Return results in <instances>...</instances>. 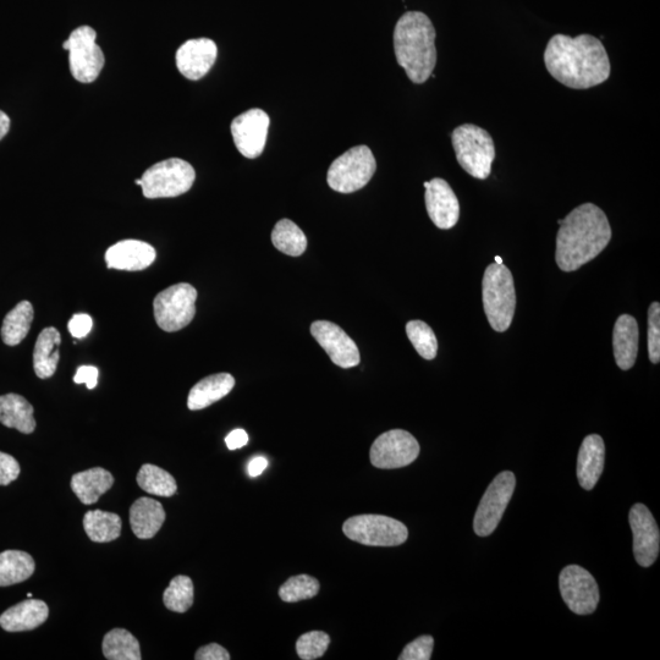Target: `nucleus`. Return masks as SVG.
<instances>
[{
  "label": "nucleus",
  "instance_id": "412c9836",
  "mask_svg": "<svg viewBox=\"0 0 660 660\" xmlns=\"http://www.w3.org/2000/svg\"><path fill=\"white\" fill-rule=\"evenodd\" d=\"M48 615L49 609L46 603L29 598L0 615V626L8 632L31 631L46 623Z\"/></svg>",
  "mask_w": 660,
  "mask_h": 660
},
{
  "label": "nucleus",
  "instance_id": "8fccbe9b",
  "mask_svg": "<svg viewBox=\"0 0 660 660\" xmlns=\"http://www.w3.org/2000/svg\"><path fill=\"white\" fill-rule=\"evenodd\" d=\"M27 597L32 598V593H27Z\"/></svg>",
  "mask_w": 660,
  "mask_h": 660
},
{
  "label": "nucleus",
  "instance_id": "f3484780",
  "mask_svg": "<svg viewBox=\"0 0 660 660\" xmlns=\"http://www.w3.org/2000/svg\"><path fill=\"white\" fill-rule=\"evenodd\" d=\"M426 208L434 225L442 230L454 228L460 218V203L455 192L444 179L425 183Z\"/></svg>",
  "mask_w": 660,
  "mask_h": 660
},
{
  "label": "nucleus",
  "instance_id": "b1692460",
  "mask_svg": "<svg viewBox=\"0 0 660 660\" xmlns=\"http://www.w3.org/2000/svg\"><path fill=\"white\" fill-rule=\"evenodd\" d=\"M235 387V379L229 373H218L203 378L190 390L187 407L191 411L203 410L222 400Z\"/></svg>",
  "mask_w": 660,
  "mask_h": 660
},
{
  "label": "nucleus",
  "instance_id": "0eeeda50",
  "mask_svg": "<svg viewBox=\"0 0 660 660\" xmlns=\"http://www.w3.org/2000/svg\"><path fill=\"white\" fill-rule=\"evenodd\" d=\"M376 170V158L370 147L356 146L330 165L327 175L328 185L330 189L340 194H352L370 183Z\"/></svg>",
  "mask_w": 660,
  "mask_h": 660
},
{
  "label": "nucleus",
  "instance_id": "f8f14e48",
  "mask_svg": "<svg viewBox=\"0 0 660 660\" xmlns=\"http://www.w3.org/2000/svg\"><path fill=\"white\" fill-rule=\"evenodd\" d=\"M420 455V444L411 433L393 429L379 436L371 448L372 465L382 470L409 466Z\"/></svg>",
  "mask_w": 660,
  "mask_h": 660
},
{
  "label": "nucleus",
  "instance_id": "7ed1b4c3",
  "mask_svg": "<svg viewBox=\"0 0 660 660\" xmlns=\"http://www.w3.org/2000/svg\"><path fill=\"white\" fill-rule=\"evenodd\" d=\"M436 36L431 19L421 11H409L396 22L395 57L414 84H425L436 68Z\"/></svg>",
  "mask_w": 660,
  "mask_h": 660
},
{
  "label": "nucleus",
  "instance_id": "4c0bfd02",
  "mask_svg": "<svg viewBox=\"0 0 660 660\" xmlns=\"http://www.w3.org/2000/svg\"><path fill=\"white\" fill-rule=\"evenodd\" d=\"M648 357L654 365L660 361V305L653 302L648 310Z\"/></svg>",
  "mask_w": 660,
  "mask_h": 660
},
{
  "label": "nucleus",
  "instance_id": "6e6552de",
  "mask_svg": "<svg viewBox=\"0 0 660 660\" xmlns=\"http://www.w3.org/2000/svg\"><path fill=\"white\" fill-rule=\"evenodd\" d=\"M343 531L351 541L370 547H396L406 542L409 530L398 520L383 515L352 516Z\"/></svg>",
  "mask_w": 660,
  "mask_h": 660
},
{
  "label": "nucleus",
  "instance_id": "bb28decb",
  "mask_svg": "<svg viewBox=\"0 0 660 660\" xmlns=\"http://www.w3.org/2000/svg\"><path fill=\"white\" fill-rule=\"evenodd\" d=\"M33 412V406L24 396L13 393L0 396V423L5 427L18 429L24 434L35 432Z\"/></svg>",
  "mask_w": 660,
  "mask_h": 660
},
{
  "label": "nucleus",
  "instance_id": "49530a36",
  "mask_svg": "<svg viewBox=\"0 0 660 660\" xmlns=\"http://www.w3.org/2000/svg\"><path fill=\"white\" fill-rule=\"evenodd\" d=\"M10 129V118L0 110V140L7 136Z\"/></svg>",
  "mask_w": 660,
  "mask_h": 660
},
{
  "label": "nucleus",
  "instance_id": "20e7f679",
  "mask_svg": "<svg viewBox=\"0 0 660 660\" xmlns=\"http://www.w3.org/2000/svg\"><path fill=\"white\" fill-rule=\"evenodd\" d=\"M482 300L484 313L491 327L504 333L513 323L516 310V290L513 274L504 264H489L483 275Z\"/></svg>",
  "mask_w": 660,
  "mask_h": 660
},
{
  "label": "nucleus",
  "instance_id": "c9c22d12",
  "mask_svg": "<svg viewBox=\"0 0 660 660\" xmlns=\"http://www.w3.org/2000/svg\"><path fill=\"white\" fill-rule=\"evenodd\" d=\"M319 592V582L315 577L299 575L290 577L279 590V596L286 603L306 601L316 597Z\"/></svg>",
  "mask_w": 660,
  "mask_h": 660
},
{
  "label": "nucleus",
  "instance_id": "2f4dec72",
  "mask_svg": "<svg viewBox=\"0 0 660 660\" xmlns=\"http://www.w3.org/2000/svg\"><path fill=\"white\" fill-rule=\"evenodd\" d=\"M275 249L291 257H299L307 249V238L294 222L289 219L279 220L272 231Z\"/></svg>",
  "mask_w": 660,
  "mask_h": 660
},
{
  "label": "nucleus",
  "instance_id": "f03ea898",
  "mask_svg": "<svg viewBox=\"0 0 660 660\" xmlns=\"http://www.w3.org/2000/svg\"><path fill=\"white\" fill-rule=\"evenodd\" d=\"M555 260L563 272H575L597 256L612 240L607 214L593 203L571 211L559 220Z\"/></svg>",
  "mask_w": 660,
  "mask_h": 660
},
{
  "label": "nucleus",
  "instance_id": "5701e85b",
  "mask_svg": "<svg viewBox=\"0 0 660 660\" xmlns=\"http://www.w3.org/2000/svg\"><path fill=\"white\" fill-rule=\"evenodd\" d=\"M164 521V508L157 500L142 497L131 505L130 525L137 538H153L161 530Z\"/></svg>",
  "mask_w": 660,
  "mask_h": 660
},
{
  "label": "nucleus",
  "instance_id": "aec40b11",
  "mask_svg": "<svg viewBox=\"0 0 660 660\" xmlns=\"http://www.w3.org/2000/svg\"><path fill=\"white\" fill-rule=\"evenodd\" d=\"M605 445L598 434H591L583 439L579 458H577V480L586 491H592L604 470Z\"/></svg>",
  "mask_w": 660,
  "mask_h": 660
},
{
  "label": "nucleus",
  "instance_id": "de8ad7c7",
  "mask_svg": "<svg viewBox=\"0 0 660 660\" xmlns=\"http://www.w3.org/2000/svg\"><path fill=\"white\" fill-rule=\"evenodd\" d=\"M495 263H497V264H503V260H502V258H500L499 256L495 257Z\"/></svg>",
  "mask_w": 660,
  "mask_h": 660
},
{
  "label": "nucleus",
  "instance_id": "79ce46f5",
  "mask_svg": "<svg viewBox=\"0 0 660 660\" xmlns=\"http://www.w3.org/2000/svg\"><path fill=\"white\" fill-rule=\"evenodd\" d=\"M196 660H229L230 654L222 646L217 645V643H211L205 647H201L196 652Z\"/></svg>",
  "mask_w": 660,
  "mask_h": 660
},
{
  "label": "nucleus",
  "instance_id": "c03bdc74",
  "mask_svg": "<svg viewBox=\"0 0 660 660\" xmlns=\"http://www.w3.org/2000/svg\"><path fill=\"white\" fill-rule=\"evenodd\" d=\"M247 443H249V436H247L244 429H235L225 438V444H227L229 450L244 448Z\"/></svg>",
  "mask_w": 660,
  "mask_h": 660
},
{
  "label": "nucleus",
  "instance_id": "1a4fd4ad",
  "mask_svg": "<svg viewBox=\"0 0 660 660\" xmlns=\"http://www.w3.org/2000/svg\"><path fill=\"white\" fill-rule=\"evenodd\" d=\"M197 290L191 284L180 283L161 291L153 301L154 318L167 333L178 332L196 315Z\"/></svg>",
  "mask_w": 660,
  "mask_h": 660
},
{
  "label": "nucleus",
  "instance_id": "39448f33",
  "mask_svg": "<svg viewBox=\"0 0 660 660\" xmlns=\"http://www.w3.org/2000/svg\"><path fill=\"white\" fill-rule=\"evenodd\" d=\"M456 159L465 172L478 180H486L492 172L495 145L487 130L475 124L458 126L451 134Z\"/></svg>",
  "mask_w": 660,
  "mask_h": 660
},
{
  "label": "nucleus",
  "instance_id": "423d86ee",
  "mask_svg": "<svg viewBox=\"0 0 660 660\" xmlns=\"http://www.w3.org/2000/svg\"><path fill=\"white\" fill-rule=\"evenodd\" d=\"M195 179V169L190 163L179 158L165 159L142 175L143 196L151 200L178 197L191 189Z\"/></svg>",
  "mask_w": 660,
  "mask_h": 660
},
{
  "label": "nucleus",
  "instance_id": "37998d69",
  "mask_svg": "<svg viewBox=\"0 0 660 660\" xmlns=\"http://www.w3.org/2000/svg\"><path fill=\"white\" fill-rule=\"evenodd\" d=\"M98 370L93 366H81L77 368L74 377L76 384H86L87 389H95L98 384Z\"/></svg>",
  "mask_w": 660,
  "mask_h": 660
},
{
  "label": "nucleus",
  "instance_id": "c85d7f7f",
  "mask_svg": "<svg viewBox=\"0 0 660 660\" xmlns=\"http://www.w3.org/2000/svg\"><path fill=\"white\" fill-rule=\"evenodd\" d=\"M35 311L30 301H21L5 316L2 339L5 345L16 346L29 334Z\"/></svg>",
  "mask_w": 660,
  "mask_h": 660
},
{
  "label": "nucleus",
  "instance_id": "4468645a",
  "mask_svg": "<svg viewBox=\"0 0 660 660\" xmlns=\"http://www.w3.org/2000/svg\"><path fill=\"white\" fill-rule=\"evenodd\" d=\"M269 124L268 114L262 109H250L236 117L231 123V135L242 156L260 157L266 146Z\"/></svg>",
  "mask_w": 660,
  "mask_h": 660
},
{
  "label": "nucleus",
  "instance_id": "ddd939ff",
  "mask_svg": "<svg viewBox=\"0 0 660 660\" xmlns=\"http://www.w3.org/2000/svg\"><path fill=\"white\" fill-rule=\"evenodd\" d=\"M561 597L571 612L579 615L592 614L599 603L597 581L586 569L570 565L561 571L559 577Z\"/></svg>",
  "mask_w": 660,
  "mask_h": 660
},
{
  "label": "nucleus",
  "instance_id": "a18cd8bd",
  "mask_svg": "<svg viewBox=\"0 0 660 660\" xmlns=\"http://www.w3.org/2000/svg\"><path fill=\"white\" fill-rule=\"evenodd\" d=\"M268 467V460L262 458V456H257V458L252 459L249 464V475L251 477H258L262 475L263 471Z\"/></svg>",
  "mask_w": 660,
  "mask_h": 660
},
{
  "label": "nucleus",
  "instance_id": "f704fd0d",
  "mask_svg": "<svg viewBox=\"0 0 660 660\" xmlns=\"http://www.w3.org/2000/svg\"><path fill=\"white\" fill-rule=\"evenodd\" d=\"M406 334L414 345L418 355L425 360L436 359L438 340L433 329L422 321H410L406 324Z\"/></svg>",
  "mask_w": 660,
  "mask_h": 660
},
{
  "label": "nucleus",
  "instance_id": "dca6fc26",
  "mask_svg": "<svg viewBox=\"0 0 660 660\" xmlns=\"http://www.w3.org/2000/svg\"><path fill=\"white\" fill-rule=\"evenodd\" d=\"M311 334L317 343L326 350L330 360L341 368L360 365V350L354 340L337 324L317 321L311 326Z\"/></svg>",
  "mask_w": 660,
  "mask_h": 660
},
{
  "label": "nucleus",
  "instance_id": "2eb2a0df",
  "mask_svg": "<svg viewBox=\"0 0 660 660\" xmlns=\"http://www.w3.org/2000/svg\"><path fill=\"white\" fill-rule=\"evenodd\" d=\"M632 533H634V554L643 568L656 563L660 549V532L651 511L646 505L632 506L629 514Z\"/></svg>",
  "mask_w": 660,
  "mask_h": 660
},
{
  "label": "nucleus",
  "instance_id": "393cba45",
  "mask_svg": "<svg viewBox=\"0 0 660 660\" xmlns=\"http://www.w3.org/2000/svg\"><path fill=\"white\" fill-rule=\"evenodd\" d=\"M60 344H62V335L54 327L43 329L38 335L33 350V370L38 378L48 379L57 372Z\"/></svg>",
  "mask_w": 660,
  "mask_h": 660
},
{
  "label": "nucleus",
  "instance_id": "a211bd4d",
  "mask_svg": "<svg viewBox=\"0 0 660 660\" xmlns=\"http://www.w3.org/2000/svg\"><path fill=\"white\" fill-rule=\"evenodd\" d=\"M218 55L217 44L209 38H197L183 44L176 52V66L186 79L197 81L213 68Z\"/></svg>",
  "mask_w": 660,
  "mask_h": 660
},
{
  "label": "nucleus",
  "instance_id": "cd10ccee",
  "mask_svg": "<svg viewBox=\"0 0 660 660\" xmlns=\"http://www.w3.org/2000/svg\"><path fill=\"white\" fill-rule=\"evenodd\" d=\"M35 569V560L29 553L5 550L0 553V587L18 585L29 580Z\"/></svg>",
  "mask_w": 660,
  "mask_h": 660
},
{
  "label": "nucleus",
  "instance_id": "72a5a7b5",
  "mask_svg": "<svg viewBox=\"0 0 660 660\" xmlns=\"http://www.w3.org/2000/svg\"><path fill=\"white\" fill-rule=\"evenodd\" d=\"M194 594V582L190 577L179 575L164 591L163 602L174 613H186L194 604Z\"/></svg>",
  "mask_w": 660,
  "mask_h": 660
},
{
  "label": "nucleus",
  "instance_id": "09e8293b",
  "mask_svg": "<svg viewBox=\"0 0 660 660\" xmlns=\"http://www.w3.org/2000/svg\"><path fill=\"white\" fill-rule=\"evenodd\" d=\"M135 184L141 186V185H142V181H141V179H137V180L135 181Z\"/></svg>",
  "mask_w": 660,
  "mask_h": 660
},
{
  "label": "nucleus",
  "instance_id": "9b49d317",
  "mask_svg": "<svg viewBox=\"0 0 660 660\" xmlns=\"http://www.w3.org/2000/svg\"><path fill=\"white\" fill-rule=\"evenodd\" d=\"M516 486V477L513 472L499 473L489 484L473 520V530L480 537L492 535L505 513L513 497Z\"/></svg>",
  "mask_w": 660,
  "mask_h": 660
},
{
  "label": "nucleus",
  "instance_id": "a19ab883",
  "mask_svg": "<svg viewBox=\"0 0 660 660\" xmlns=\"http://www.w3.org/2000/svg\"><path fill=\"white\" fill-rule=\"evenodd\" d=\"M93 326V319L86 313H77L71 317L68 328L69 332L75 339H84L90 334Z\"/></svg>",
  "mask_w": 660,
  "mask_h": 660
},
{
  "label": "nucleus",
  "instance_id": "ea45409f",
  "mask_svg": "<svg viewBox=\"0 0 660 660\" xmlns=\"http://www.w3.org/2000/svg\"><path fill=\"white\" fill-rule=\"evenodd\" d=\"M20 472L19 462L13 456L0 451V486H8L18 480Z\"/></svg>",
  "mask_w": 660,
  "mask_h": 660
},
{
  "label": "nucleus",
  "instance_id": "f257e3e1",
  "mask_svg": "<svg viewBox=\"0 0 660 660\" xmlns=\"http://www.w3.org/2000/svg\"><path fill=\"white\" fill-rule=\"evenodd\" d=\"M544 64L548 73L572 90H588L604 84L610 76V60L603 43L592 35L550 38Z\"/></svg>",
  "mask_w": 660,
  "mask_h": 660
},
{
  "label": "nucleus",
  "instance_id": "a878e982",
  "mask_svg": "<svg viewBox=\"0 0 660 660\" xmlns=\"http://www.w3.org/2000/svg\"><path fill=\"white\" fill-rule=\"evenodd\" d=\"M114 477L112 473L95 467V469L76 473L71 478V489L85 505H92L98 502L104 493H107L113 487Z\"/></svg>",
  "mask_w": 660,
  "mask_h": 660
},
{
  "label": "nucleus",
  "instance_id": "6ab92c4d",
  "mask_svg": "<svg viewBox=\"0 0 660 660\" xmlns=\"http://www.w3.org/2000/svg\"><path fill=\"white\" fill-rule=\"evenodd\" d=\"M156 256V250L147 242L123 240L109 247L106 262L109 269L136 272L152 266Z\"/></svg>",
  "mask_w": 660,
  "mask_h": 660
},
{
  "label": "nucleus",
  "instance_id": "9d476101",
  "mask_svg": "<svg viewBox=\"0 0 660 660\" xmlns=\"http://www.w3.org/2000/svg\"><path fill=\"white\" fill-rule=\"evenodd\" d=\"M96 38L97 33L92 27L81 26L63 43V48L69 52L71 75L81 84L96 81L106 62Z\"/></svg>",
  "mask_w": 660,
  "mask_h": 660
},
{
  "label": "nucleus",
  "instance_id": "c756f323",
  "mask_svg": "<svg viewBox=\"0 0 660 660\" xmlns=\"http://www.w3.org/2000/svg\"><path fill=\"white\" fill-rule=\"evenodd\" d=\"M84 528L92 542L108 543L120 537L121 519L119 515L107 511H87Z\"/></svg>",
  "mask_w": 660,
  "mask_h": 660
},
{
  "label": "nucleus",
  "instance_id": "473e14b6",
  "mask_svg": "<svg viewBox=\"0 0 660 660\" xmlns=\"http://www.w3.org/2000/svg\"><path fill=\"white\" fill-rule=\"evenodd\" d=\"M137 484L148 494L170 498L178 491V484L169 472L156 465H143L137 475Z\"/></svg>",
  "mask_w": 660,
  "mask_h": 660
},
{
  "label": "nucleus",
  "instance_id": "e433bc0d",
  "mask_svg": "<svg viewBox=\"0 0 660 660\" xmlns=\"http://www.w3.org/2000/svg\"><path fill=\"white\" fill-rule=\"evenodd\" d=\"M330 645V637L323 631H311L302 635L296 643V651L304 660L318 659L324 656Z\"/></svg>",
  "mask_w": 660,
  "mask_h": 660
},
{
  "label": "nucleus",
  "instance_id": "7c9ffc66",
  "mask_svg": "<svg viewBox=\"0 0 660 660\" xmlns=\"http://www.w3.org/2000/svg\"><path fill=\"white\" fill-rule=\"evenodd\" d=\"M102 651L109 660H141L140 643L128 630L114 629L103 638Z\"/></svg>",
  "mask_w": 660,
  "mask_h": 660
},
{
  "label": "nucleus",
  "instance_id": "58836bf2",
  "mask_svg": "<svg viewBox=\"0 0 660 660\" xmlns=\"http://www.w3.org/2000/svg\"><path fill=\"white\" fill-rule=\"evenodd\" d=\"M433 647L432 636L418 637L404 648L399 660H429L432 658Z\"/></svg>",
  "mask_w": 660,
  "mask_h": 660
},
{
  "label": "nucleus",
  "instance_id": "4be33fe9",
  "mask_svg": "<svg viewBox=\"0 0 660 660\" xmlns=\"http://www.w3.org/2000/svg\"><path fill=\"white\" fill-rule=\"evenodd\" d=\"M616 365L623 371L634 367L638 354V324L634 317L621 315L616 319L613 332Z\"/></svg>",
  "mask_w": 660,
  "mask_h": 660
}]
</instances>
